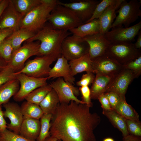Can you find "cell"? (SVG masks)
<instances>
[{"label": "cell", "mask_w": 141, "mask_h": 141, "mask_svg": "<svg viewBox=\"0 0 141 141\" xmlns=\"http://www.w3.org/2000/svg\"><path fill=\"white\" fill-rule=\"evenodd\" d=\"M141 28V21L127 28L122 27L112 28L104 34L105 38L110 44L132 42Z\"/></svg>", "instance_id": "obj_14"}, {"label": "cell", "mask_w": 141, "mask_h": 141, "mask_svg": "<svg viewBox=\"0 0 141 141\" xmlns=\"http://www.w3.org/2000/svg\"><path fill=\"white\" fill-rule=\"evenodd\" d=\"M136 42L134 44L135 47L137 49H140L141 48V32H139Z\"/></svg>", "instance_id": "obj_48"}, {"label": "cell", "mask_w": 141, "mask_h": 141, "mask_svg": "<svg viewBox=\"0 0 141 141\" xmlns=\"http://www.w3.org/2000/svg\"><path fill=\"white\" fill-rule=\"evenodd\" d=\"M7 128L6 122L4 118L3 111H2V105H0V133H2Z\"/></svg>", "instance_id": "obj_45"}, {"label": "cell", "mask_w": 141, "mask_h": 141, "mask_svg": "<svg viewBox=\"0 0 141 141\" xmlns=\"http://www.w3.org/2000/svg\"><path fill=\"white\" fill-rule=\"evenodd\" d=\"M57 139L53 136L50 135L44 141H57Z\"/></svg>", "instance_id": "obj_50"}, {"label": "cell", "mask_w": 141, "mask_h": 141, "mask_svg": "<svg viewBox=\"0 0 141 141\" xmlns=\"http://www.w3.org/2000/svg\"><path fill=\"white\" fill-rule=\"evenodd\" d=\"M141 1L137 0H131L128 2L124 0L116 11L118 15L115 19L111 28L122 27H130V24L136 21L141 16L140 7Z\"/></svg>", "instance_id": "obj_6"}, {"label": "cell", "mask_w": 141, "mask_h": 141, "mask_svg": "<svg viewBox=\"0 0 141 141\" xmlns=\"http://www.w3.org/2000/svg\"><path fill=\"white\" fill-rule=\"evenodd\" d=\"M52 89L49 84H47L35 89L27 95L25 99L29 102L39 105Z\"/></svg>", "instance_id": "obj_31"}, {"label": "cell", "mask_w": 141, "mask_h": 141, "mask_svg": "<svg viewBox=\"0 0 141 141\" xmlns=\"http://www.w3.org/2000/svg\"><path fill=\"white\" fill-rule=\"evenodd\" d=\"M116 1V0H103L100 1L95 8L92 16L86 23L94 19H98L105 9L109 5L114 2Z\"/></svg>", "instance_id": "obj_37"}, {"label": "cell", "mask_w": 141, "mask_h": 141, "mask_svg": "<svg viewBox=\"0 0 141 141\" xmlns=\"http://www.w3.org/2000/svg\"><path fill=\"white\" fill-rule=\"evenodd\" d=\"M123 141H141V137L129 134L126 136L123 137Z\"/></svg>", "instance_id": "obj_46"}, {"label": "cell", "mask_w": 141, "mask_h": 141, "mask_svg": "<svg viewBox=\"0 0 141 141\" xmlns=\"http://www.w3.org/2000/svg\"><path fill=\"white\" fill-rule=\"evenodd\" d=\"M124 0H116L108 6L98 18L99 33L104 35L109 31L116 17V11Z\"/></svg>", "instance_id": "obj_20"}, {"label": "cell", "mask_w": 141, "mask_h": 141, "mask_svg": "<svg viewBox=\"0 0 141 141\" xmlns=\"http://www.w3.org/2000/svg\"><path fill=\"white\" fill-rule=\"evenodd\" d=\"M56 0H42L41 3L22 19L20 28L27 29L36 33L45 26L48 18L57 3Z\"/></svg>", "instance_id": "obj_3"}, {"label": "cell", "mask_w": 141, "mask_h": 141, "mask_svg": "<svg viewBox=\"0 0 141 141\" xmlns=\"http://www.w3.org/2000/svg\"><path fill=\"white\" fill-rule=\"evenodd\" d=\"M98 99L101 104L102 109L108 110L112 109L109 100L104 93L100 95Z\"/></svg>", "instance_id": "obj_43"}, {"label": "cell", "mask_w": 141, "mask_h": 141, "mask_svg": "<svg viewBox=\"0 0 141 141\" xmlns=\"http://www.w3.org/2000/svg\"><path fill=\"white\" fill-rule=\"evenodd\" d=\"M83 38L89 45V53L92 60L104 55L110 44L104 35L99 33L87 36Z\"/></svg>", "instance_id": "obj_17"}, {"label": "cell", "mask_w": 141, "mask_h": 141, "mask_svg": "<svg viewBox=\"0 0 141 141\" xmlns=\"http://www.w3.org/2000/svg\"><path fill=\"white\" fill-rule=\"evenodd\" d=\"M12 1L16 9L22 18L42 3V0H13Z\"/></svg>", "instance_id": "obj_32"}, {"label": "cell", "mask_w": 141, "mask_h": 141, "mask_svg": "<svg viewBox=\"0 0 141 141\" xmlns=\"http://www.w3.org/2000/svg\"><path fill=\"white\" fill-rule=\"evenodd\" d=\"M124 69L141 73V56L123 65Z\"/></svg>", "instance_id": "obj_40"}, {"label": "cell", "mask_w": 141, "mask_h": 141, "mask_svg": "<svg viewBox=\"0 0 141 141\" xmlns=\"http://www.w3.org/2000/svg\"><path fill=\"white\" fill-rule=\"evenodd\" d=\"M15 72L8 65L0 72V87L9 81L16 78Z\"/></svg>", "instance_id": "obj_38"}, {"label": "cell", "mask_w": 141, "mask_h": 141, "mask_svg": "<svg viewBox=\"0 0 141 141\" xmlns=\"http://www.w3.org/2000/svg\"><path fill=\"white\" fill-rule=\"evenodd\" d=\"M59 57L53 55L38 56L28 61L23 68L15 72V74L23 73L36 78L48 77L51 69V65Z\"/></svg>", "instance_id": "obj_5"}, {"label": "cell", "mask_w": 141, "mask_h": 141, "mask_svg": "<svg viewBox=\"0 0 141 141\" xmlns=\"http://www.w3.org/2000/svg\"><path fill=\"white\" fill-rule=\"evenodd\" d=\"M9 0H2L0 3V18L3 12L8 5Z\"/></svg>", "instance_id": "obj_47"}, {"label": "cell", "mask_w": 141, "mask_h": 141, "mask_svg": "<svg viewBox=\"0 0 141 141\" xmlns=\"http://www.w3.org/2000/svg\"><path fill=\"white\" fill-rule=\"evenodd\" d=\"M125 119L139 120V115L135 110L126 102V99H121L113 109Z\"/></svg>", "instance_id": "obj_29"}, {"label": "cell", "mask_w": 141, "mask_h": 141, "mask_svg": "<svg viewBox=\"0 0 141 141\" xmlns=\"http://www.w3.org/2000/svg\"><path fill=\"white\" fill-rule=\"evenodd\" d=\"M102 114L108 119L115 127L122 132L123 137L129 134L126 119L124 118L112 109L108 110L103 109Z\"/></svg>", "instance_id": "obj_26"}, {"label": "cell", "mask_w": 141, "mask_h": 141, "mask_svg": "<svg viewBox=\"0 0 141 141\" xmlns=\"http://www.w3.org/2000/svg\"><path fill=\"white\" fill-rule=\"evenodd\" d=\"M20 107L24 118H30L39 120L44 114L39 105L26 101L24 102Z\"/></svg>", "instance_id": "obj_30"}, {"label": "cell", "mask_w": 141, "mask_h": 141, "mask_svg": "<svg viewBox=\"0 0 141 141\" xmlns=\"http://www.w3.org/2000/svg\"><path fill=\"white\" fill-rule=\"evenodd\" d=\"M9 37L0 44V55L8 64L10 61L14 51Z\"/></svg>", "instance_id": "obj_34"}, {"label": "cell", "mask_w": 141, "mask_h": 141, "mask_svg": "<svg viewBox=\"0 0 141 141\" xmlns=\"http://www.w3.org/2000/svg\"><path fill=\"white\" fill-rule=\"evenodd\" d=\"M103 141H115L113 138L111 137H107L104 138Z\"/></svg>", "instance_id": "obj_51"}, {"label": "cell", "mask_w": 141, "mask_h": 141, "mask_svg": "<svg viewBox=\"0 0 141 141\" xmlns=\"http://www.w3.org/2000/svg\"><path fill=\"white\" fill-rule=\"evenodd\" d=\"M94 73L113 77L124 69L123 66L105 54L92 60Z\"/></svg>", "instance_id": "obj_15"}, {"label": "cell", "mask_w": 141, "mask_h": 141, "mask_svg": "<svg viewBox=\"0 0 141 141\" xmlns=\"http://www.w3.org/2000/svg\"><path fill=\"white\" fill-rule=\"evenodd\" d=\"M35 34L24 28H20L14 31L9 37L10 40L14 51L20 48L23 42L31 38Z\"/></svg>", "instance_id": "obj_28"}, {"label": "cell", "mask_w": 141, "mask_h": 141, "mask_svg": "<svg viewBox=\"0 0 141 141\" xmlns=\"http://www.w3.org/2000/svg\"><path fill=\"white\" fill-rule=\"evenodd\" d=\"M57 141H61V140H57Z\"/></svg>", "instance_id": "obj_53"}, {"label": "cell", "mask_w": 141, "mask_h": 141, "mask_svg": "<svg viewBox=\"0 0 141 141\" xmlns=\"http://www.w3.org/2000/svg\"><path fill=\"white\" fill-rule=\"evenodd\" d=\"M48 21L55 29L68 31L83 24L73 11L58 3L51 12Z\"/></svg>", "instance_id": "obj_4"}, {"label": "cell", "mask_w": 141, "mask_h": 141, "mask_svg": "<svg viewBox=\"0 0 141 141\" xmlns=\"http://www.w3.org/2000/svg\"><path fill=\"white\" fill-rule=\"evenodd\" d=\"M19 83L16 78L7 82L0 87V105L8 102L18 91Z\"/></svg>", "instance_id": "obj_25"}, {"label": "cell", "mask_w": 141, "mask_h": 141, "mask_svg": "<svg viewBox=\"0 0 141 141\" xmlns=\"http://www.w3.org/2000/svg\"><path fill=\"white\" fill-rule=\"evenodd\" d=\"M49 84L57 93L60 103H69L73 101L79 103L85 104L77 97L79 95V89L73 84L66 82L63 78H58Z\"/></svg>", "instance_id": "obj_11"}, {"label": "cell", "mask_w": 141, "mask_h": 141, "mask_svg": "<svg viewBox=\"0 0 141 141\" xmlns=\"http://www.w3.org/2000/svg\"><path fill=\"white\" fill-rule=\"evenodd\" d=\"M53 116V115L51 114H44L40 119V131L37 141H44L50 135V122Z\"/></svg>", "instance_id": "obj_33"}, {"label": "cell", "mask_w": 141, "mask_h": 141, "mask_svg": "<svg viewBox=\"0 0 141 141\" xmlns=\"http://www.w3.org/2000/svg\"><path fill=\"white\" fill-rule=\"evenodd\" d=\"M5 110L3 111L4 117L8 118L10 123L7 128L17 134H20L21 124L24 119L21 107L17 103L8 102L3 104Z\"/></svg>", "instance_id": "obj_16"}, {"label": "cell", "mask_w": 141, "mask_h": 141, "mask_svg": "<svg viewBox=\"0 0 141 141\" xmlns=\"http://www.w3.org/2000/svg\"><path fill=\"white\" fill-rule=\"evenodd\" d=\"M95 77L94 73L88 72L83 74L80 80L76 83L77 85L80 87L88 86L93 83Z\"/></svg>", "instance_id": "obj_41"}, {"label": "cell", "mask_w": 141, "mask_h": 141, "mask_svg": "<svg viewBox=\"0 0 141 141\" xmlns=\"http://www.w3.org/2000/svg\"><path fill=\"white\" fill-rule=\"evenodd\" d=\"M123 65L141 56L140 49H136L132 42L110 44L105 54Z\"/></svg>", "instance_id": "obj_7"}, {"label": "cell", "mask_w": 141, "mask_h": 141, "mask_svg": "<svg viewBox=\"0 0 141 141\" xmlns=\"http://www.w3.org/2000/svg\"><path fill=\"white\" fill-rule=\"evenodd\" d=\"M8 65L7 63L0 55V72Z\"/></svg>", "instance_id": "obj_49"}, {"label": "cell", "mask_w": 141, "mask_h": 141, "mask_svg": "<svg viewBox=\"0 0 141 141\" xmlns=\"http://www.w3.org/2000/svg\"><path fill=\"white\" fill-rule=\"evenodd\" d=\"M90 108L73 101L59 103L52 118L50 135L61 141H96L93 131L101 118Z\"/></svg>", "instance_id": "obj_1"}, {"label": "cell", "mask_w": 141, "mask_h": 141, "mask_svg": "<svg viewBox=\"0 0 141 141\" xmlns=\"http://www.w3.org/2000/svg\"><path fill=\"white\" fill-rule=\"evenodd\" d=\"M16 78L20 85L19 89L13 96L14 100L20 102L25 99L26 97L35 89L48 84V77L36 78L20 73L16 75Z\"/></svg>", "instance_id": "obj_12"}, {"label": "cell", "mask_w": 141, "mask_h": 141, "mask_svg": "<svg viewBox=\"0 0 141 141\" xmlns=\"http://www.w3.org/2000/svg\"><path fill=\"white\" fill-rule=\"evenodd\" d=\"M126 121L129 134L141 137V123L139 120L126 119Z\"/></svg>", "instance_id": "obj_36"}, {"label": "cell", "mask_w": 141, "mask_h": 141, "mask_svg": "<svg viewBox=\"0 0 141 141\" xmlns=\"http://www.w3.org/2000/svg\"><path fill=\"white\" fill-rule=\"evenodd\" d=\"M89 48L88 44L83 38L72 34L63 41L61 54L68 61H70L89 53Z\"/></svg>", "instance_id": "obj_8"}, {"label": "cell", "mask_w": 141, "mask_h": 141, "mask_svg": "<svg viewBox=\"0 0 141 141\" xmlns=\"http://www.w3.org/2000/svg\"><path fill=\"white\" fill-rule=\"evenodd\" d=\"M0 141H37L28 139L19 134L9 131L7 129L0 133Z\"/></svg>", "instance_id": "obj_35"}, {"label": "cell", "mask_w": 141, "mask_h": 141, "mask_svg": "<svg viewBox=\"0 0 141 141\" xmlns=\"http://www.w3.org/2000/svg\"><path fill=\"white\" fill-rule=\"evenodd\" d=\"M22 18L12 0H9L8 5L0 18V29L8 28L14 31L19 29Z\"/></svg>", "instance_id": "obj_18"}, {"label": "cell", "mask_w": 141, "mask_h": 141, "mask_svg": "<svg viewBox=\"0 0 141 141\" xmlns=\"http://www.w3.org/2000/svg\"><path fill=\"white\" fill-rule=\"evenodd\" d=\"M40 129V123L39 120L24 118L20 128V134L30 140L36 141Z\"/></svg>", "instance_id": "obj_21"}, {"label": "cell", "mask_w": 141, "mask_h": 141, "mask_svg": "<svg viewBox=\"0 0 141 141\" xmlns=\"http://www.w3.org/2000/svg\"><path fill=\"white\" fill-rule=\"evenodd\" d=\"M91 62L92 60L89 53L77 58L69 61V63L72 75L74 76L79 73L84 71L94 73Z\"/></svg>", "instance_id": "obj_23"}, {"label": "cell", "mask_w": 141, "mask_h": 141, "mask_svg": "<svg viewBox=\"0 0 141 141\" xmlns=\"http://www.w3.org/2000/svg\"><path fill=\"white\" fill-rule=\"evenodd\" d=\"M141 74L131 70L124 69L112 77L107 87L106 92L109 91L114 92L121 99H126L125 95L129 85Z\"/></svg>", "instance_id": "obj_10"}, {"label": "cell", "mask_w": 141, "mask_h": 141, "mask_svg": "<svg viewBox=\"0 0 141 141\" xmlns=\"http://www.w3.org/2000/svg\"><path fill=\"white\" fill-rule=\"evenodd\" d=\"M63 3L58 1L57 3L73 11L83 24L86 23L92 16L95 9L100 1L96 0L71 1Z\"/></svg>", "instance_id": "obj_13"}, {"label": "cell", "mask_w": 141, "mask_h": 141, "mask_svg": "<svg viewBox=\"0 0 141 141\" xmlns=\"http://www.w3.org/2000/svg\"><path fill=\"white\" fill-rule=\"evenodd\" d=\"M60 77L63 78L67 83L74 84L75 78L72 74L68 61L61 55L57 59L54 66L51 68L48 78L49 80Z\"/></svg>", "instance_id": "obj_19"}, {"label": "cell", "mask_w": 141, "mask_h": 141, "mask_svg": "<svg viewBox=\"0 0 141 141\" xmlns=\"http://www.w3.org/2000/svg\"><path fill=\"white\" fill-rule=\"evenodd\" d=\"M72 33L69 31L55 29L50 25L45 26L26 41H39L40 45L38 56L53 55L60 56L61 47L64 39Z\"/></svg>", "instance_id": "obj_2"}, {"label": "cell", "mask_w": 141, "mask_h": 141, "mask_svg": "<svg viewBox=\"0 0 141 141\" xmlns=\"http://www.w3.org/2000/svg\"><path fill=\"white\" fill-rule=\"evenodd\" d=\"M100 26L98 19H94L88 22L70 30L72 34L82 38L88 36L99 33Z\"/></svg>", "instance_id": "obj_24"}, {"label": "cell", "mask_w": 141, "mask_h": 141, "mask_svg": "<svg viewBox=\"0 0 141 141\" xmlns=\"http://www.w3.org/2000/svg\"><path fill=\"white\" fill-rule=\"evenodd\" d=\"M14 31L13 30L8 28L0 29V44L10 36Z\"/></svg>", "instance_id": "obj_44"}, {"label": "cell", "mask_w": 141, "mask_h": 141, "mask_svg": "<svg viewBox=\"0 0 141 141\" xmlns=\"http://www.w3.org/2000/svg\"><path fill=\"white\" fill-rule=\"evenodd\" d=\"M90 89L91 99H98L101 95L105 93L112 77L96 73Z\"/></svg>", "instance_id": "obj_22"}, {"label": "cell", "mask_w": 141, "mask_h": 141, "mask_svg": "<svg viewBox=\"0 0 141 141\" xmlns=\"http://www.w3.org/2000/svg\"><path fill=\"white\" fill-rule=\"evenodd\" d=\"M40 45L39 41L26 42L14 51L8 65L15 72L20 70L29 58L34 55L38 56Z\"/></svg>", "instance_id": "obj_9"}, {"label": "cell", "mask_w": 141, "mask_h": 141, "mask_svg": "<svg viewBox=\"0 0 141 141\" xmlns=\"http://www.w3.org/2000/svg\"><path fill=\"white\" fill-rule=\"evenodd\" d=\"M79 89L82 95L81 101L90 108L91 107L93 104L91 101L90 90L88 86L80 87Z\"/></svg>", "instance_id": "obj_39"}, {"label": "cell", "mask_w": 141, "mask_h": 141, "mask_svg": "<svg viewBox=\"0 0 141 141\" xmlns=\"http://www.w3.org/2000/svg\"><path fill=\"white\" fill-rule=\"evenodd\" d=\"M59 103L58 96L52 89L39 105L44 114H51L53 116Z\"/></svg>", "instance_id": "obj_27"}, {"label": "cell", "mask_w": 141, "mask_h": 141, "mask_svg": "<svg viewBox=\"0 0 141 141\" xmlns=\"http://www.w3.org/2000/svg\"><path fill=\"white\" fill-rule=\"evenodd\" d=\"M110 103L112 109L114 108L120 101L121 98L116 93L111 91L104 93Z\"/></svg>", "instance_id": "obj_42"}, {"label": "cell", "mask_w": 141, "mask_h": 141, "mask_svg": "<svg viewBox=\"0 0 141 141\" xmlns=\"http://www.w3.org/2000/svg\"><path fill=\"white\" fill-rule=\"evenodd\" d=\"M2 0H0V3L2 1Z\"/></svg>", "instance_id": "obj_52"}]
</instances>
